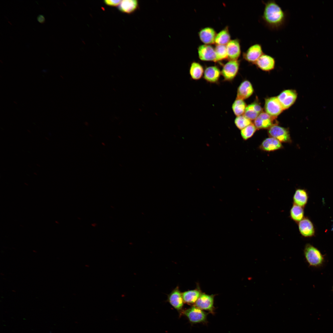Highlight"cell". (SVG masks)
<instances>
[{"mask_svg":"<svg viewBox=\"0 0 333 333\" xmlns=\"http://www.w3.org/2000/svg\"><path fill=\"white\" fill-rule=\"evenodd\" d=\"M189 72L192 79L198 80L202 78L204 75V71L203 67L198 62H193L191 64Z\"/></svg>","mask_w":333,"mask_h":333,"instance_id":"25","label":"cell"},{"mask_svg":"<svg viewBox=\"0 0 333 333\" xmlns=\"http://www.w3.org/2000/svg\"><path fill=\"white\" fill-rule=\"evenodd\" d=\"M183 314L191 323H203L206 320L207 314L195 306L184 310Z\"/></svg>","mask_w":333,"mask_h":333,"instance_id":"7","label":"cell"},{"mask_svg":"<svg viewBox=\"0 0 333 333\" xmlns=\"http://www.w3.org/2000/svg\"><path fill=\"white\" fill-rule=\"evenodd\" d=\"M308 193L305 189H296L293 196V203L304 208L309 199Z\"/></svg>","mask_w":333,"mask_h":333,"instance_id":"20","label":"cell"},{"mask_svg":"<svg viewBox=\"0 0 333 333\" xmlns=\"http://www.w3.org/2000/svg\"><path fill=\"white\" fill-rule=\"evenodd\" d=\"M37 19L39 23H43L45 22V18L43 15L39 14L37 17Z\"/></svg>","mask_w":333,"mask_h":333,"instance_id":"32","label":"cell"},{"mask_svg":"<svg viewBox=\"0 0 333 333\" xmlns=\"http://www.w3.org/2000/svg\"><path fill=\"white\" fill-rule=\"evenodd\" d=\"M139 8V3L137 0H123L121 1L118 6V9L121 12L128 14H132Z\"/></svg>","mask_w":333,"mask_h":333,"instance_id":"22","label":"cell"},{"mask_svg":"<svg viewBox=\"0 0 333 333\" xmlns=\"http://www.w3.org/2000/svg\"><path fill=\"white\" fill-rule=\"evenodd\" d=\"M198 52L199 57L201 60L216 62L215 48L210 45L204 44L200 45L198 48Z\"/></svg>","mask_w":333,"mask_h":333,"instance_id":"11","label":"cell"},{"mask_svg":"<svg viewBox=\"0 0 333 333\" xmlns=\"http://www.w3.org/2000/svg\"><path fill=\"white\" fill-rule=\"evenodd\" d=\"M297 224L299 232L303 237L310 238L315 236V229L314 225L308 217L305 216Z\"/></svg>","mask_w":333,"mask_h":333,"instance_id":"10","label":"cell"},{"mask_svg":"<svg viewBox=\"0 0 333 333\" xmlns=\"http://www.w3.org/2000/svg\"><path fill=\"white\" fill-rule=\"evenodd\" d=\"M255 64L258 68L263 71H269L274 69L275 60L272 56L264 53Z\"/></svg>","mask_w":333,"mask_h":333,"instance_id":"13","label":"cell"},{"mask_svg":"<svg viewBox=\"0 0 333 333\" xmlns=\"http://www.w3.org/2000/svg\"><path fill=\"white\" fill-rule=\"evenodd\" d=\"M304 208L293 203L290 210V217L298 224L305 217Z\"/></svg>","mask_w":333,"mask_h":333,"instance_id":"23","label":"cell"},{"mask_svg":"<svg viewBox=\"0 0 333 333\" xmlns=\"http://www.w3.org/2000/svg\"><path fill=\"white\" fill-rule=\"evenodd\" d=\"M283 146L277 139L272 137L265 138L260 145L259 148L266 151H272L282 149Z\"/></svg>","mask_w":333,"mask_h":333,"instance_id":"18","label":"cell"},{"mask_svg":"<svg viewBox=\"0 0 333 333\" xmlns=\"http://www.w3.org/2000/svg\"><path fill=\"white\" fill-rule=\"evenodd\" d=\"M247 106L244 100L236 98L232 104V109L237 117L244 114Z\"/></svg>","mask_w":333,"mask_h":333,"instance_id":"27","label":"cell"},{"mask_svg":"<svg viewBox=\"0 0 333 333\" xmlns=\"http://www.w3.org/2000/svg\"><path fill=\"white\" fill-rule=\"evenodd\" d=\"M200 40L204 44L210 45L215 43L216 34L212 28L207 27L201 29L198 33Z\"/></svg>","mask_w":333,"mask_h":333,"instance_id":"17","label":"cell"},{"mask_svg":"<svg viewBox=\"0 0 333 333\" xmlns=\"http://www.w3.org/2000/svg\"><path fill=\"white\" fill-rule=\"evenodd\" d=\"M268 132L270 137L274 138L281 142H291L292 140L288 129L276 124L269 129Z\"/></svg>","mask_w":333,"mask_h":333,"instance_id":"4","label":"cell"},{"mask_svg":"<svg viewBox=\"0 0 333 333\" xmlns=\"http://www.w3.org/2000/svg\"><path fill=\"white\" fill-rule=\"evenodd\" d=\"M228 59L229 60H238L241 53L239 39H236L230 41L226 45Z\"/></svg>","mask_w":333,"mask_h":333,"instance_id":"12","label":"cell"},{"mask_svg":"<svg viewBox=\"0 0 333 333\" xmlns=\"http://www.w3.org/2000/svg\"><path fill=\"white\" fill-rule=\"evenodd\" d=\"M230 39L228 27L226 26L216 34L215 43L216 45H226L230 41Z\"/></svg>","mask_w":333,"mask_h":333,"instance_id":"26","label":"cell"},{"mask_svg":"<svg viewBox=\"0 0 333 333\" xmlns=\"http://www.w3.org/2000/svg\"><path fill=\"white\" fill-rule=\"evenodd\" d=\"M303 252L306 261L309 266L319 268L324 264L325 258L323 255L318 248L311 244H306Z\"/></svg>","mask_w":333,"mask_h":333,"instance_id":"2","label":"cell"},{"mask_svg":"<svg viewBox=\"0 0 333 333\" xmlns=\"http://www.w3.org/2000/svg\"><path fill=\"white\" fill-rule=\"evenodd\" d=\"M215 50L216 54V62L228 59L226 45H216Z\"/></svg>","mask_w":333,"mask_h":333,"instance_id":"28","label":"cell"},{"mask_svg":"<svg viewBox=\"0 0 333 333\" xmlns=\"http://www.w3.org/2000/svg\"><path fill=\"white\" fill-rule=\"evenodd\" d=\"M214 297L213 295L202 294L195 303V306L202 310L211 312L214 309Z\"/></svg>","mask_w":333,"mask_h":333,"instance_id":"14","label":"cell"},{"mask_svg":"<svg viewBox=\"0 0 333 333\" xmlns=\"http://www.w3.org/2000/svg\"><path fill=\"white\" fill-rule=\"evenodd\" d=\"M168 301L175 309L178 310L182 309L183 300L181 293L178 286L176 287L168 295Z\"/></svg>","mask_w":333,"mask_h":333,"instance_id":"15","label":"cell"},{"mask_svg":"<svg viewBox=\"0 0 333 333\" xmlns=\"http://www.w3.org/2000/svg\"><path fill=\"white\" fill-rule=\"evenodd\" d=\"M251 123V121L244 115L237 116L234 120L235 125L237 128L240 130L244 129Z\"/></svg>","mask_w":333,"mask_h":333,"instance_id":"30","label":"cell"},{"mask_svg":"<svg viewBox=\"0 0 333 333\" xmlns=\"http://www.w3.org/2000/svg\"><path fill=\"white\" fill-rule=\"evenodd\" d=\"M332 289H333V287H332Z\"/></svg>","mask_w":333,"mask_h":333,"instance_id":"33","label":"cell"},{"mask_svg":"<svg viewBox=\"0 0 333 333\" xmlns=\"http://www.w3.org/2000/svg\"><path fill=\"white\" fill-rule=\"evenodd\" d=\"M262 112L260 104L255 101L247 106L243 115L251 121L254 120Z\"/></svg>","mask_w":333,"mask_h":333,"instance_id":"21","label":"cell"},{"mask_svg":"<svg viewBox=\"0 0 333 333\" xmlns=\"http://www.w3.org/2000/svg\"><path fill=\"white\" fill-rule=\"evenodd\" d=\"M202 293L198 289L188 290L182 293L184 302L188 304L195 303Z\"/></svg>","mask_w":333,"mask_h":333,"instance_id":"24","label":"cell"},{"mask_svg":"<svg viewBox=\"0 0 333 333\" xmlns=\"http://www.w3.org/2000/svg\"><path fill=\"white\" fill-rule=\"evenodd\" d=\"M254 90L253 86L249 81H243L238 88L236 98L244 100L248 98L253 94Z\"/></svg>","mask_w":333,"mask_h":333,"instance_id":"16","label":"cell"},{"mask_svg":"<svg viewBox=\"0 0 333 333\" xmlns=\"http://www.w3.org/2000/svg\"><path fill=\"white\" fill-rule=\"evenodd\" d=\"M264 109L266 113L276 118L284 110L277 97L266 99Z\"/></svg>","mask_w":333,"mask_h":333,"instance_id":"6","label":"cell"},{"mask_svg":"<svg viewBox=\"0 0 333 333\" xmlns=\"http://www.w3.org/2000/svg\"><path fill=\"white\" fill-rule=\"evenodd\" d=\"M254 124H250L241 130L240 134L243 139L246 140L251 138L257 130Z\"/></svg>","mask_w":333,"mask_h":333,"instance_id":"29","label":"cell"},{"mask_svg":"<svg viewBox=\"0 0 333 333\" xmlns=\"http://www.w3.org/2000/svg\"><path fill=\"white\" fill-rule=\"evenodd\" d=\"M276 118L262 112L254 120V124L257 129H269L272 126L278 124Z\"/></svg>","mask_w":333,"mask_h":333,"instance_id":"8","label":"cell"},{"mask_svg":"<svg viewBox=\"0 0 333 333\" xmlns=\"http://www.w3.org/2000/svg\"><path fill=\"white\" fill-rule=\"evenodd\" d=\"M264 5L261 19L269 29L276 31L283 27L286 23L287 14L275 1H262Z\"/></svg>","mask_w":333,"mask_h":333,"instance_id":"1","label":"cell"},{"mask_svg":"<svg viewBox=\"0 0 333 333\" xmlns=\"http://www.w3.org/2000/svg\"><path fill=\"white\" fill-rule=\"evenodd\" d=\"M297 97V92L292 89L284 90L277 97L284 110L287 109L291 106L295 101Z\"/></svg>","mask_w":333,"mask_h":333,"instance_id":"9","label":"cell"},{"mask_svg":"<svg viewBox=\"0 0 333 333\" xmlns=\"http://www.w3.org/2000/svg\"><path fill=\"white\" fill-rule=\"evenodd\" d=\"M240 61L229 60L223 66L221 74L225 81H231L237 75L240 68Z\"/></svg>","mask_w":333,"mask_h":333,"instance_id":"3","label":"cell"},{"mask_svg":"<svg viewBox=\"0 0 333 333\" xmlns=\"http://www.w3.org/2000/svg\"><path fill=\"white\" fill-rule=\"evenodd\" d=\"M221 74V72L217 67L211 66L205 68L203 77L204 79L208 82L216 83L218 82Z\"/></svg>","mask_w":333,"mask_h":333,"instance_id":"19","label":"cell"},{"mask_svg":"<svg viewBox=\"0 0 333 333\" xmlns=\"http://www.w3.org/2000/svg\"><path fill=\"white\" fill-rule=\"evenodd\" d=\"M264 53L261 45L257 43L250 46L245 52H243L242 56L246 61L255 64Z\"/></svg>","mask_w":333,"mask_h":333,"instance_id":"5","label":"cell"},{"mask_svg":"<svg viewBox=\"0 0 333 333\" xmlns=\"http://www.w3.org/2000/svg\"><path fill=\"white\" fill-rule=\"evenodd\" d=\"M121 0H105L104 3L107 5L111 6H116L120 4Z\"/></svg>","mask_w":333,"mask_h":333,"instance_id":"31","label":"cell"}]
</instances>
